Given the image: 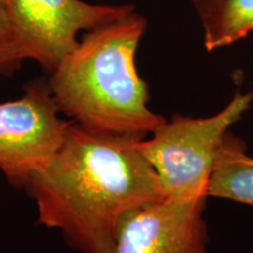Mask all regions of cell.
I'll return each instance as SVG.
<instances>
[{"label":"cell","instance_id":"obj_1","mask_svg":"<svg viewBox=\"0 0 253 253\" xmlns=\"http://www.w3.org/2000/svg\"><path fill=\"white\" fill-rule=\"evenodd\" d=\"M137 141L94 134L71 122L53 157L24 190L38 223L80 253H104L130 211L164 195Z\"/></svg>","mask_w":253,"mask_h":253},{"label":"cell","instance_id":"obj_2","mask_svg":"<svg viewBox=\"0 0 253 253\" xmlns=\"http://www.w3.org/2000/svg\"><path fill=\"white\" fill-rule=\"evenodd\" d=\"M147 25L134 11L84 34L50 73L61 115L94 134L135 141L167 121L148 107L149 89L135 65Z\"/></svg>","mask_w":253,"mask_h":253},{"label":"cell","instance_id":"obj_3","mask_svg":"<svg viewBox=\"0 0 253 253\" xmlns=\"http://www.w3.org/2000/svg\"><path fill=\"white\" fill-rule=\"evenodd\" d=\"M253 93L236 90L232 100L210 118L195 119L175 114L137 148L153 167L164 199L195 202L208 198V185L221 145L230 128L248 112Z\"/></svg>","mask_w":253,"mask_h":253},{"label":"cell","instance_id":"obj_4","mask_svg":"<svg viewBox=\"0 0 253 253\" xmlns=\"http://www.w3.org/2000/svg\"><path fill=\"white\" fill-rule=\"evenodd\" d=\"M71 122L41 79L28 82L20 99L0 103V171L9 184L26 186L58 150Z\"/></svg>","mask_w":253,"mask_h":253},{"label":"cell","instance_id":"obj_5","mask_svg":"<svg viewBox=\"0 0 253 253\" xmlns=\"http://www.w3.org/2000/svg\"><path fill=\"white\" fill-rule=\"evenodd\" d=\"M18 42L52 73L77 47L82 30L109 24L134 12L132 5H93L81 0H4Z\"/></svg>","mask_w":253,"mask_h":253},{"label":"cell","instance_id":"obj_6","mask_svg":"<svg viewBox=\"0 0 253 253\" xmlns=\"http://www.w3.org/2000/svg\"><path fill=\"white\" fill-rule=\"evenodd\" d=\"M207 198L195 202L162 199L126 214L104 253H207Z\"/></svg>","mask_w":253,"mask_h":253},{"label":"cell","instance_id":"obj_7","mask_svg":"<svg viewBox=\"0 0 253 253\" xmlns=\"http://www.w3.org/2000/svg\"><path fill=\"white\" fill-rule=\"evenodd\" d=\"M207 196L253 207V158L246 154L245 142L231 132L218 153Z\"/></svg>","mask_w":253,"mask_h":253},{"label":"cell","instance_id":"obj_8","mask_svg":"<svg viewBox=\"0 0 253 253\" xmlns=\"http://www.w3.org/2000/svg\"><path fill=\"white\" fill-rule=\"evenodd\" d=\"M203 27L208 52L232 45L253 31V0H220L216 14Z\"/></svg>","mask_w":253,"mask_h":253},{"label":"cell","instance_id":"obj_9","mask_svg":"<svg viewBox=\"0 0 253 253\" xmlns=\"http://www.w3.org/2000/svg\"><path fill=\"white\" fill-rule=\"evenodd\" d=\"M28 60L27 53L18 42L0 45V75H12Z\"/></svg>","mask_w":253,"mask_h":253},{"label":"cell","instance_id":"obj_10","mask_svg":"<svg viewBox=\"0 0 253 253\" xmlns=\"http://www.w3.org/2000/svg\"><path fill=\"white\" fill-rule=\"evenodd\" d=\"M8 42H18V39L7 6H6L4 0H0V45Z\"/></svg>","mask_w":253,"mask_h":253},{"label":"cell","instance_id":"obj_11","mask_svg":"<svg viewBox=\"0 0 253 253\" xmlns=\"http://www.w3.org/2000/svg\"><path fill=\"white\" fill-rule=\"evenodd\" d=\"M202 24H207L216 14L220 0H190Z\"/></svg>","mask_w":253,"mask_h":253}]
</instances>
